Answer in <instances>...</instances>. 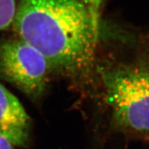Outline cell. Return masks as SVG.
<instances>
[{"mask_svg":"<svg viewBox=\"0 0 149 149\" xmlns=\"http://www.w3.org/2000/svg\"><path fill=\"white\" fill-rule=\"evenodd\" d=\"M12 26L51 70L74 77L92 69L100 37L81 0H20Z\"/></svg>","mask_w":149,"mask_h":149,"instance_id":"6da1fadb","label":"cell"},{"mask_svg":"<svg viewBox=\"0 0 149 149\" xmlns=\"http://www.w3.org/2000/svg\"><path fill=\"white\" fill-rule=\"evenodd\" d=\"M46 57L19 37L0 42V77L33 101L42 97L51 71Z\"/></svg>","mask_w":149,"mask_h":149,"instance_id":"3957f363","label":"cell"},{"mask_svg":"<svg viewBox=\"0 0 149 149\" xmlns=\"http://www.w3.org/2000/svg\"><path fill=\"white\" fill-rule=\"evenodd\" d=\"M135 61L100 70L106 102L121 129L149 139V32Z\"/></svg>","mask_w":149,"mask_h":149,"instance_id":"7a4b0ae2","label":"cell"},{"mask_svg":"<svg viewBox=\"0 0 149 149\" xmlns=\"http://www.w3.org/2000/svg\"><path fill=\"white\" fill-rule=\"evenodd\" d=\"M0 149H13V144L1 133H0Z\"/></svg>","mask_w":149,"mask_h":149,"instance_id":"52a82bcc","label":"cell"},{"mask_svg":"<svg viewBox=\"0 0 149 149\" xmlns=\"http://www.w3.org/2000/svg\"><path fill=\"white\" fill-rule=\"evenodd\" d=\"M31 122L14 95L0 83V133L13 145L27 147Z\"/></svg>","mask_w":149,"mask_h":149,"instance_id":"277c9868","label":"cell"},{"mask_svg":"<svg viewBox=\"0 0 149 149\" xmlns=\"http://www.w3.org/2000/svg\"><path fill=\"white\" fill-rule=\"evenodd\" d=\"M17 6L15 0H0V31L12 26Z\"/></svg>","mask_w":149,"mask_h":149,"instance_id":"5b68a950","label":"cell"},{"mask_svg":"<svg viewBox=\"0 0 149 149\" xmlns=\"http://www.w3.org/2000/svg\"><path fill=\"white\" fill-rule=\"evenodd\" d=\"M90 14L93 29L97 36L100 37V17L104 0H81Z\"/></svg>","mask_w":149,"mask_h":149,"instance_id":"8992f818","label":"cell"}]
</instances>
